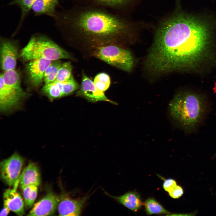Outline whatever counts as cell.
<instances>
[{
  "label": "cell",
  "mask_w": 216,
  "mask_h": 216,
  "mask_svg": "<svg viewBox=\"0 0 216 216\" xmlns=\"http://www.w3.org/2000/svg\"><path fill=\"white\" fill-rule=\"evenodd\" d=\"M22 189L31 185L38 186L40 183V172L37 166L33 163H29L23 171L20 178Z\"/></svg>",
  "instance_id": "14"
},
{
  "label": "cell",
  "mask_w": 216,
  "mask_h": 216,
  "mask_svg": "<svg viewBox=\"0 0 216 216\" xmlns=\"http://www.w3.org/2000/svg\"><path fill=\"white\" fill-rule=\"evenodd\" d=\"M93 82L98 89L104 92L109 87L110 84V79L107 74L101 73L98 74L95 76Z\"/></svg>",
  "instance_id": "26"
},
{
  "label": "cell",
  "mask_w": 216,
  "mask_h": 216,
  "mask_svg": "<svg viewBox=\"0 0 216 216\" xmlns=\"http://www.w3.org/2000/svg\"><path fill=\"white\" fill-rule=\"evenodd\" d=\"M35 0H12L8 4L9 5H15L20 8L21 17L17 29H19L27 16L31 10L32 5Z\"/></svg>",
  "instance_id": "17"
},
{
  "label": "cell",
  "mask_w": 216,
  "mask_h": 216,
  "mask_svg": "<svg viewBox=\"0 0 216 216\" xmlns=\"http://www.w3.org/2000/svg\"><path fill=\"white\" fill-rule=\"evenodd\" d=\"M59 5L58 0H35L31 10L35 16L45 15L53 18Z\"/></svg>",
  "instance_id": "15"
},
{
  "label": "cell",
  "mask_w": 216,
  "mask_h": 216,
  "mask_svg": "<svg viewBox=\"0 0 216 216\" xmlns=\"http://www.w3.org/2000/svg\"><path fill=\"white\" fill-rule=\"evenodd\" d=\"M56 12L53 18L58 28L69 32L75 38L93 49L118 46L119 38L126 32L125 23L101 8L83 6Z\"/></svg>",
  "instance_id": "2"
},
{
  "label": "cell",
  "mask_w": 216,
  "mask_h": 216,
  "mask_svg": "<svg viewBox=\"0 0 216 216\" xmlns=\"http://www.w3.org/2000/svg\"><path fill=\"white\" fill-rule=\"evenodd\" d=\"M1 74L6 86L16 88L21 87L20 75L15 69L4 71Z\"/></svg>",
  "instance_id": "20"
},
{
  "label": "cell",
  "mask_w": 216,
  "mask_h": 216,
  "mask_svg": "<svg viewBox=\"0 0 216 216\" xmlns=\"http://www.w3.org/2000/svg\"><path fill=\"white\" fill-rule=\"evenodd\" d=\"M177 185L176 182L174 179H168L165 180L163 184L164 190L169 192L173 190Z\"/></svg>",
  "instance_id": "27"
},
{
  "label": "cell",
  "mask_w": 216,
  "mask_h": 216,
  "mask_svg": "<svg viewBox=\"0 0 216 216\" xmlns=\"http://www.w3.org/2000/svg\"><path fill=\"white\" fill-rule=\"evenodd\" d=\"M0 77V111L3 112H10L19 106L27 93L21 87L16 88L6 86L1 74Z\"/></svg>",
  "instance_id": "6"
},
{
  "label": "cell",
  "mask_w": 216,
  "mask_h": 216,
  "mask_svg": "<svg viewBox=\"0 0 216 216\" xmlns=\"http://www.w3.org/2000/svg\"><path fill=\"white\" fill-rule=\"evenodd\" d=\"M24 162V159L17 153H14L0 163L2 178L9 186L14 185L20 179Z\"/></svg>",
  "instance_id": "7"
},
{
  "label": "cell",
  "mask_w": 216,
  "mask_h": 216,
  "mask_svg": "<svg viewBox=\"0 0 216 216\" xmlns=\"http://www.w3.org/2000/svg\"><path fill=\"white\" fill-rule=\"evenodd\" d=\"M208 38L206 28L200 22L182 14L171 16L158 28L146 68L159 74L191 65L202 57Z\"/></svg>",
  "instance_id": "1"
},
{
  "label": "cell",
  "mask_w": 216,
  "mask_h": 216,
  "mask_svg": "<svg viewBox=\"0 0 216 216\" xmlns=\"http://www.w3.org/2000/svg\"><path fill=\"white\" fill-rule=\"evenodd\" d=\"M72 69L70 62L62 64L58 70L55 81L62 82L69 81L73 77Z\"/></svg>",
  "instance_id": "25"
},
{
  "label": "cell",
  "mask_w": 216,
  "mask_h": 216,
  "mask_svg": "<svg viewBox=\"0 0 216 216\" xmlns=\"http://www.w3.org/2000/svg\"><path fill=\"white\" fill-rule=\"evenodd\" d=\"M38 187L31 185L26 186L22 189L26 208H30L32 206L37 196Z\"/></svg>",
  "instance_id": "21"
},
{
  "label": "cell",
  "mask_w": 216,
  "mask_h": 216,
  "mask_svg": "<svg viewBox=\"0 0 216 216\" xmlns=\"http://www.w3.org/2000/svg\"><path fill=\"white\" fill-rule=\"evenodd\" d=\"M203 98L189 92L177 94L169 106L172 118L184 129L194 128L201 120L206 109Z\"/></svg>",
  "instance_id": "3"
},
{
  "label": "cell",
  "mask_w": 216,
  "mask_h": 216,
  "mask_svg": "<svg viewBox=\"0 0 216 216\" xmlns=\"http://www.w3.org/2000/svg\"><path fill=\"white\" fill-rule=\"evenodd\" d=\"M10 209L6 205H4L3 207L1 210L0 213V216H7L10 212Z\"/></svg>",
  "instance_id": "29"
},
{
  "label": "cell",
  "mask_w": 216,
  "mask_h": 216,
  "mask_svg": "<svg viewBox=\"0 0 216 216\" xmlns=\"http://www.w3.org/2000/svg\"><path fill=\"white\" fill-rule=\"evenodd\" d=\"M55 81L61 93L62 97L70 94L79 87L78 83L74 79L73 76L67 82H62Z\"/></svg>",
  "instance_id": "22"
},
{
  "label": "cell",
  "mask_w": 216,
  "mask_h": 216,
  "mask_svg": "<svg viewBox=\"0 0 216 216\" xmlns=\"http://www.w3.org/2000/svg\"><path fill=\"white\" fill-rule=\"evenodd\" d=\"M41 91L51 101L62 97L61 93L55 81L45 84Z\"/></svg>",
  "instance_id": "24"
},
{
  "label": "cell",
  "mask_w": 216,
  "mask_h": 216,
  "mask_svg": "<svg viewBox=\"0 0 216 216\" xmlns=\"http://www.w3.org/2000/svg\"><path fill=\"white\" fill-rule=\"evenodd\" d=\"M76 95L83 97L91 102L103 101L116 104L108 99L103 92L98 89L94 82L83 73L82 74L80 87L76 92Z\"/></svg>",
  "instance_id": "8"
},
{
  "label": "cell",
  "mask_w": 216,
  "mask_h": 216,
  "mask_svg": "<svg viewBox=\"0 0 216 216\" xmlns=\"http://www.w3.org/2000/svg\"><path fill=\"white\" fill-rule=\"evenodd\" d=\"M18 181L14 185V188L5 190L3 194L4 205L18 215L22 216L24 213V204L20 194L16 190Z\"/></svg>",
  "instance_id": "13"
},
{
  "label": "cell",
  "mask_w": 216,
  "mask_h": 216,
  "mask_svg": "<svg viewBox=\"0 0 216 216\" xmlns=\"http://www.w3.org/2000/svg\"><path fill=\"white\" fill-rule=\"evenodd\" d=\"M88 196L75 199L63 196L58 206L59 215L60 216H79Z\"/></svg>",
  "instance_id": "11"
},
{
  "label": "cell",
  "mask_w": 216,
  "mask_h": 216,
  "mask_svg": "<svg viewBox=\"0 0 216 216\" xmlns=\"http://www.w3.org/2000/svg\"><path fill=\"white\" fill-rule=\"evenodd\" d=\"M92 53L94 57L124 71L130 72L134 66V60L131 52L118 46L98 47Z\"/></svg>",
  "instance_id": "5"
},
{
  "label": "cell",
  "mask_w": 216,
  "mask_h": 216,
  "mask_svg": "<svg viewBox=\"0 0 216 216\" xmlns=\"http://www.w3.org/2000/svg\"><path fill=\"white\" fill-rule=\"evenodd\" d=\"M52 61L43 58L29 61L27 70L29 79L33 85L38 86L41 84L45 71Z\"/></svg>",
  "instance_id": "12"
},
{
  "label": "cell",
  "mask_w": 216,
  "mask_h": 216,
  "mask_svg": "<svg viewBox=\"0 0 216 216\" xmlns=\"http://www.w3.org/2000/svg\"><path fill=\"white\" fill-rule=\"evenodd\" d=\"M0 47L1 68L4 71L14 69L16 63L18 48L15 42L2 38Z\"/></svg>",
  "instance_id": "9"
},
{
  "label": "cell",
  "mask_w": 216,
  "mask_h": 216,
  "mask_svg": "<svg viewBox=\"0 0 216 216\" xmlns=\"http://www.w3.org/2000/svg\"><path fill=\"white\" fill-rule=\"evenodd\" d=\"M19 56L25 61L37 58L54 61L61 59H72L70 54L45 36H32L21 50Z\"/></svg>",
  "instance_id": "4"
},
{
  "label": "cell",
  "mask_w": 216,
  "mask_h": 216,
  "mask_svg": "<svg viewBox=\"0 0 216 216\" xmlns=\"http://www.w3.org/2000/svg\"><path fill=\"white\" fill-rule=\"evenodd\" d=\"M85 6L114 8L122 5L127 0H77Z\"/></svg>",
  "instance_id": "18"
},
{
  "label": "cell",
  "mask_w": 216,
  "mask_h": 216,
  "mask_svg": "<svg viewBox=\"0 0 216 216\" xmlns=\"http://www.w3.org/2000/svg\"><path fill=\"white\" fill-rule=\"evenodd\" d=\"M168 193L170 197L174 199H177L183 195V190L181 187L177 185L173 190Z\"/></svg>",
  "instance_id": "28"
},
{
  "label": "cell",
  "mask_w": 216,
  "mask_h": 216,
  "mask_svg": "<svg viewBox=\"0 0 216 216\" xmlns=\"http://www.w3.org/2000/svg\"><path fill=\"white\" fill-rule=\"evenodd\" d=\"M128 209L136 212L141 206L142 202L140 196L137 193L129 192L119 196H114L106 193Z\"/></svg>",
  "instance_id": "16"
},
{
  "label": "cell",
  "mask_w": 216,
  "mask_h": 216,
  "mask_svg": "<svg viewBox=\"0 0 216 216\" xmlns=\"http://www.w3.org/2000/svg\"><path fill=\"white\" fill-rule=\"evenodd\" d=\"M62 64L60 60L52 61L46 69L44 76V80L45 84L55 81L56 79L58 70Z\"/></svg>",
  "instance_id": "19"
},
{
  "label": "cell",
  "mask_w": 216,
  "mask_h": 216,
  "mask_svg": "<svg viewBox=\"0 0 216 216\" xmlns=\"http://www.w3.org/2000/svg\"><path fill=\"white\" fill-rule=\"evenodd\" d=\"M60 197L49 192L34 204L27 216H48L53 214L57 208Z\"/></svg>",
  "instance_id": "10"
},
{
  "label": "cell",
  "mask_w": 216,
  "mask_h": 216,
  "mask_svg": "<svg viewBox=\"0 0 216 216\" xmlns=\"http://www.w3.org/2000/svg\"><path fill=\"white\" fill-rule=\"evenodd\" d=\"M144 205L147 213L148 214H170L168 211L153 198L148 199L145 201Z\"/></svg>",
  "instance_id": "23"
}]
</instances>
